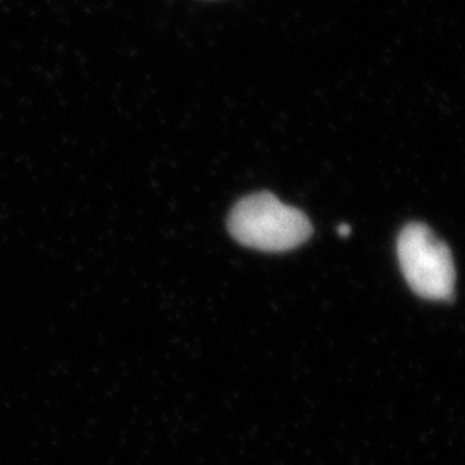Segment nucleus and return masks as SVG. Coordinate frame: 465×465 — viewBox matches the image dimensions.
Masks as SVG:
<instances>
[{
  "label": "nucleus",
  "mask_w": 465,
  "mask_h": 465,
  "mask_svg": "<svg viewBox=\"0 0 465 465\" xmlns=\"http://www.w3.org/2000/svg\"><path fill=\"white\" fill-rule=\"evenodd\" d=\"M338 234H340V236H349L350 226H347V224H343V226H340V228H338Z\"/></svg>",
  "instance_id": "nucleus-3"
},
{
  "label": "nucleus",
  "mask_w": 465,
  "mask_h": 465,
  "mask_svg": "<svg viewBox=\"0 0 465 465\" xmlns=\"http://www.w3.org/2000/svg\"><path fill=\"white\" fill-rule=\"evenodd\" d=\"M232 238L261 252L297 249L312 234L307 216L271 193H253L232 207L228 219Z\"/></svg>",
  "instance_id": "nucleus-1"
},
{
  "label": "nucleus",
  "mask_w": 465,
  "mask_h": 465,
  "mask_svg": "<svg viewBox=\"0 0 465 465\" xmlns=\"http://www.w3.org/2000/svg\"><path fill=\"white\" fill-rule=\"evenodd\" d=\"M399 262L403 278L419 297L449 300L455 288V266L449 247L434 232L412 223L400 232Z\"/></svg>",
  "instance_id": "nucleus-2"
}]
</instances>
